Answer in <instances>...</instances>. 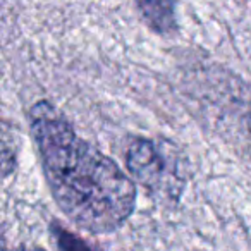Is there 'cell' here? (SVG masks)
<instances>
[{"mask_svg": "<svg viewBox=\"0 0 251 251\" xmlns=\"http://www.w3.org/2000/svg\"><path fill=\"white\" fill-rule=\"evenodd\" d=\"M29 121L43 176L64 215L91 234L124 226L136 206V188L122 169L77 136L47 101L31 108Z\"/></svg>", "mask_w": 251, "mask_h": 251, "instance_id": "6da1fadb", "label": "cell"}, {"mask_svg": "<svg viewBox=\"0 0 251 251\" xmlns=\"http://www.w3.org/2000/svg\"><path fill=\"white\" fill-rule=\"evenodd\" d=\"M126 165L129 174L155 196L165 201H179L186 186V174L181 155L171 143L136 138L127 147Z\"/></svg>", "mask_w": 251, "mask_h": 251, "instance_id": "7a4b0ae2", "label": "cell"}, {"mask_svg": "<svg viewBox=\"0 0 251 251\" xmlns=\"http://www.w3.org/2000/svg\"><path fill=\"white\" fill-rule=\"evenodd\" d=\"M145 23L160 35H172L177 29L174 0H134Z\"/></svg>", "mask_w": 251, "mask_h": 251, "instance_id": "3957f363", "label": "cell"}, {"mask_svg": "<svg viewBox=\"0 0 251 251\" xmlns=\"http://www.w3.org/2000/svg\"><path fill=\"white\" fill-rule=\"evenodd\" d=\"M50 229H52L53 241L57 243L59 251H97L95 248H91L88 243H84L83 239L74 236L73 232L64 229V227L59 226V224H52Z\"/></svg>", "mask_w": 251, "mask_h": 251, "instance_id": "277c9868", "label": "cell"}, {"mask_svg": "<svg viewBox=\"0 0 251 251\" xmlns=\"http://www.w3.org/2000/svg\"><path fill=\"white\" fill-rule=\"evenodd\" d=\"M12 251H45V250H43V248H38V246H18Z\"/></svg>", "mask_w": 251, "mask_h": 251, "instance_id": "5b68a950", "label": "cell"}]
</instances>
